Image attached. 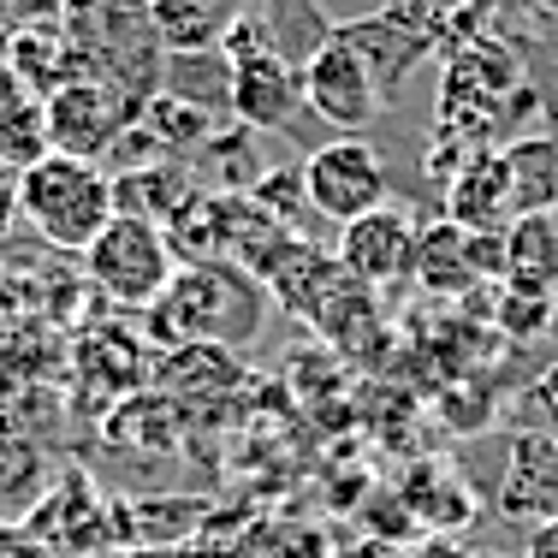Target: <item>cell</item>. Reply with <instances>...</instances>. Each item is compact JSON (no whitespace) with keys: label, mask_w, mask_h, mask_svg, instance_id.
I'll use <instances>...</instances> for the list:
<instances>
[{"label":"cell","mask_w":558,"mask_h":558,"mask_svg":"<svg viewBox=\"0 0 558 558\" xmlns=\"http://www.w3.org/2000/svg\"><path fill=\"white\" fill-rule=\"evenodd\" d=\"M19 215L36 226V238L54 250L84 256L101 238L119 208H113V172L96 161H72V155L48 149L36 167L19 172Z\"/></svg>","instance_id":"1"},{"label":"cell","mask_w":558,"mask_h":558,"mask_svg":"<svg viewBox=\"0 0 558 558\" xmlns=\"http://www.w3.org/2000/svg\"><path fill=\"white\" fill-rule=\"evenodd\" d=\"M161 327L196 344H244L262 327L268 291L256 274H244L238 262H179L172 286L161 291Z\"/></svg>","instance_id":"2"},{"label":"cell","mask_w":558,"mask_h":558,"mask_svg":"<svg viewBox=\"0 0 558 558\" xmlns=\"http://www.w3.org/2000/svg\"><path fill=\"white\" fill-rule=\"evenodd\" d=\"M84 274L108 291L113 303H131V310H155L161 291L179 274V256H172L167 232L155 220L137 215H113L101 226V238L84 250Z\"/></svg>","instance_id":"3"},{"label":"cell","mask_w":558,"mask_h":558,"mask_svg":"<svg viewBox=\"0 0 558 558\" xmlns=\"http://www.w3.org/2000/svg\"><path fill=\"white\" fill-rule=\"evenodd\" d=\"M43 113H48V149L72 155V161H96V167L108 161L119 149V137L137 125V101L119 84H101V77H89V72L60 77L43 96Z\"/></svg>","instance_id":"4"},{"label":"cell","mask_w":558,"mask_h":558,"mask_svg":"<svg viewBox=\"0 0 558 558\" xmlns=\"http://www.w3.org/2000/svg\"><path fill=\"white\" fill-rule=\"evenodd\" d=\"M298 77H303V108L322 119V125H333L339 137H363L380 119V108H387L380 77L368 72V60L356 54L339 31H327L322 43L298 60Z\"/></svg>","instance_id":"5"},{"label":"cell","mask_w":558,"mask_h":558,"mask_svg":"<svg viewBox=\"0 0 558 558\" xmlns=\"http://www.w3.org/2000/svg\"><path fill=\"white\" fill-rule=\"evenodd\" d=\"M303 196H310V215L333 220V226H351L363 215L392 203V172L380 161L375 143L363 137H333L322 149L303 155Z\"/></svg>","instance_id":"6"},{"label":"cell","mask_w":558,"mask_h":558,"mask_svg":"<svg viewBox=\"0 0 558 558\" xmlns=\"http://www.w3.org/2000/svg\"><path fill=\"white\" fill-rule=\"evenodd\" d=\"M226 108L244 131H291L303 113V77L286 48H256L244 60H226Z\"/></svg>","instance_id":"7"},{"label":"cell","mask_w":558,"mask_h":558,"mask_svg":"<svg viewBox=\"0 0 558 558\" xmlns=\"http://www.w3.org/2000/svg\"><path fill=\"white\" fill-rule=\"evenodd\" d=\"M333 262H339L344 279H356V286H368V291L404 286L410 268H416V220L398 203H387V208H375V215L339 226Z\"/></svg>","instance_id":"8"},{"label":"cell","mask_w":558,"mask_h":558,"mask_svg":"<svg viewBox=\"0 0 558 558\" xmlns=\"http://www.w3.org/2000/svg\"><path fill=\"white\" fill-rule=\"evenodd\" d=\"M494 511L505 523H558V440L541 428L511 434L505 470L494 487Z\"/></svg>","instance_id":"9"},{"label":"cell","mask_w":558,"mask_h":558,"mask_svg":"<svg viewBox=\"0 0 558 558\" xmlns=\"http://www.w3.org/2000/svg\"><path fill=\"white\" fill-rule=\"evenodd\" d=\"M410 279H416L428 298H446V303H458V298H470L482 279H475L470 268V232H463L458 220H428V226H416V268H410Z\"/></svg>","instance_id":"10"},{"label":"cell","mask_w":558,"mask_h":558,"mask_svg":"<svg viewBox=\"0 0 558 558\" xmlns=\"http://www.w3.org/2000/svg\"><path fill=\"white\" fill-rule=\"evenodd\" d=\"M398 499H404V511L416 517L422 529H434V535H446V529L458 535V529L475 517V494H470V482H463V475L451 470L446 458H422L416 470L404 475Z\"/></svg>","instance_id":"11"},{"label":"cell","mask_w":558,"mask_h":558,"mask_svg":"<svg viewBox=\"0 0 558 558\" xmlns=\"http://www.w3.org/2000/svg\"><path fill=\"white\" fill-rule=\"evenodd\" d=\"M505 215H511V172H505V155H475L470 167L451 172L446 220H458L463 232H499Z\"/></svg>","instance_id":"12"},{"label":"cell","mask_w":558,"mask_h":558,"mask_svg":"<svg viewBox=\"0 0 558 558\" xmlns=\"http://www.w3.org/2000/svg\"><path fill=\"white\" fill-rule=\"evenodd\" d=\"M505 286L558 298V215H517L505 226Z\"/></svg>","instance_id":"13"},{"label":"cell","mask_w":558,"mask_h":558,"mask_svg":"<svg viewBox=\"0 0 558 558\" xmlns=\"http://www.w3.org/2000/svg\"><path fill=\"white\" fill-rule=\"evenodd\" d=\"M48 155V113L43 96L0 60V167L24 172Z\"/></svg>","instance_id":"14"},{"label":"cell","mask_w":558,"mask_h":558,"mask_svg":"<svg viewBox=\"0 0 558 558\" xmlns=\"http://www.w3.org/2000/svg\"><path fill=\"white\" fill-rule=\"evenodd\" d=\"M191 196H196V179H191L179 161H161V167H119V172H113V208H119V215H137V220L167 226L184 203H191Z\"/></svg>","instance_id":"15"},{"label":"cell","mask_w":558,"mask_h":558,"mask_svg":"<svg viewBox=\"0 0 558 558\" xmlns=\"http://www.w3.org/2000/svg\"><path fill=\"white\" fill-rule=\"evenodd\" d=\"M511 172V215H558V143L553 137H523L505 149Z\"/></svg>","instance_id":"16"},{"label":"cell","mask_w":558,"mask_h":558,"mask_svg":"<svg viewBox=\"0 0 558 558\" xmlns=\"http://www.w3.org/2000/svg\"><path fill=\"white\" fill-rule=\"evenodd\" d=\"M137 131L155 143V149L167 155V161H179L184 149H203L208 137H215V119H208L203 101H184V96H149L137 108Z\"/></svg>","instance_id":"17"},{"label":"cell","mask_w":558,"mask_h":558,"mask_svg":"<svg viewBox=\"0 0 558 558\" xmlns=\"http://www.w3.org/2000/svg\"><path fill=\"white\" fill-rule=\"evenodd\" d=\"M149 24L172 54H196V48L220 43V19L208 0H149Z\"/></svg>","instance_id":"18"},{"label":"cell","mask_w":558,"mask_h":558,"mask_svg":"<svg viewBox=\"0 0 558 558\" xmlns=\"http://www.w3.org/2000/svg\"><path fill=\"white\" fill-rule=\"evenodd\" d=\"M12 65V72L24 77V84L36 89V96H48V89L60 84V65H65V48H60V36H54V24H24V31H12L7 36V54H0Z\"/></svg>","instance_id":"19"},{"label":"cell","mask_w":558,"mask_h":558,"mask_svg":"<svg viewBox=\"0 0 558 558\" xmlns=\"http://www.w3.org/2000/svg\"><path fill=\"white\" fill-rule=\"evenodd\" d=\"M553 310H558L553 298H529V291L499 286V298H494V327H499L511 344H529V339H541V333L553 327Z\"/></svg>","instance_id":"20"},{"label":"cell","mask_w":558,"mask_h":558,"mask_svg":"<svg viewBox=\"0 0 558 558\" xmlns=\"http://www.w3.org/2000/svg\"><path fill=\"white\" fill-rule=\"evenodd\" d=\"M250 203L262 208L268 220H279L291 232V226L303 220V208H310V196H303V172L298 167H279V172H262L256 184H250Z\"/></svg>","instance_id":"21"},{"label":"cell","mask_w":558,"mask_h":558,"mask_svg":"<svg viewBox=\"0 0 558 558\" xmlns=\"http://www.w3.org/2000/svg\"><path fill=\"white\" fill-rule=\"evenodd\" d=\"M523 410H529V428H541V434H553V440H558V363L541 368V380L529 387Z\"/></svg>","instance_id":"22"},{"label":"cell","mask_w":558,"mask_h":558,"mask_svg":"<svg viewBox=\"0 0 558 558\" xmlns=\"http://www.w3.org/2000/svg\"><path fill=\"white\" fill-rule=\"evenodd\" d=\"M12 220H19V172L0 167V238L12 232Z\"/></svg>","instance_id":"23"},{"label":"cell","mask_w":558,"mask_h":558,"mask_svg":"<svg viewBox=\"0 0 558 558\" xmlns=\"http://www.w3.org/2000/svg\"><path fill=\"white\" fill-rule=\"evenodd\" d=\"M0 558H43V547L24 529H0Z\"/></svg>","instance_id":"24"},{"label":"cell","mask_w":558,"mask_h":558,"mask_svg":"<svg viewBox=\"0 0 558 558\" xmlns=\"http://www.w3.org/2000/svg\"><path fill=\"white\" fill-rule=\"evenodd\" d=\"M416 558H470V553H463V547H458V541H451V535H434V541H428V547H422Z\"/></svg>","instance_id":"25"}]
</instances>
